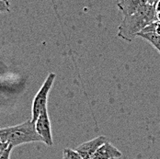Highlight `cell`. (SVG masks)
<instances>
[{
  "label": "cell",
  "mask_w": 160,
  "mask_h": 159,
  "mask_svg": "<svg viewBox=\"0 0 160 159\" xmlns=\"http://www.w3.org/2000/svg\"><path fill=\"white\" fill-rule=\"evenodd\" d=\"M109 139L106 136L100 135L96 138L89 140L88 142L79 144L76 150L79 153V155L83 157V159H91L93 155L96 153V151L106 142H108Z\"/></svg>",
  "instance_id": "5b68a950"
},
{
  "label": "cell",
  "mask_w": 160,
  "mask_h": 159,
  "mask_svg": "<svg viewBox=\"0 0 160 159\" xmlns=\"http://www.w3.org/2000/svg\"><path fill=\"white\" fill-rule=\"evenodd\" d=\"M122 156V152L108 141L97 150L91 159H117Z\"/></svg>",
  "instance_id": "52a82bcc"
},
{
  "label": "cell",
  "mask_w": 160,
  "mask_h": 159,
  "mask_svg": "<svg viewBox=\"0 0 160 159\" xmlns=\"http://www.w3.org/2000/svg\"><path fill=\"white\" fill-rule=\"evenodd\" d=\"M14 147L12 145H8V147L7 148V150L4 152V154L2 155V157H0V159H9V157H10V154H11V151Z\"/></svg>",
  "instance_id": "8fae6325"
},
{
  "label": "cell",
  "mask_w": 160,
  "mask_h": 159,
  "mask_svg": "<svg viewBox=\"0 0 160 159\" xmlns=\"http://www.w3.org/2000/svg\"><path fill=\"white\" fill-rule=\"evenodd\" d=\"M157 21V12L155 5L148 3L137 12L123 17L122 23L118 28L117 36L128 42L133 41L137 34L146 26Z\"/></svg>",
  "instance_id": "6da1fadb"
},
{
  "label": "cell",
  "mask_w": 160,
  "mask_h": 159,
  "mask_svg": "<svg viewBox=\"0 0 160 159\" xmlns=\"http://www.w3.org/2000/svg\"><path fill=\"white\" fill-rule=\"evenodd\" d=\"M137 37H141L147 41L160 53V35H158L155 32H139L137 34Z\"/></svg>",
  "instance_id": "ba28073f"
},
{
  "label": "cell",
  "mask_w": 160,
  "mask_h": 159,
  "mask_svg": "<svg viewBox=\"0 0 160 159\" xmlns=\"http://www.w3.org/2000/svg\"><path fill=\"white\" fill-rule=\"evenodd\" d=\"M155 9H156V12H157V13H159L160 12V0H158V1L155 4Z\"/></svg>",
  "instance_id": "4fadbf2b"
},
{
  "label": "cell",
  "mask_w": 160,
  "mask_h": 159,
  "mask_svg": "<svg viewBox=\"0 0 160 159\" xmlns=\"http://www.w3.org/2000/svg\"><path fill=\"white\" fill-rule=\"evenodd\" d=\"M0 139L13 147L23 143L42 142V137L36 132L35 123L32 120H28L16 126L0 129Z\"/></svg>",
  "instance_id": "7a4b0ae2"
},
{
  "label": "cell",
  "mask_w": 160,
  "mask_h": 159,
  "mask_svg": "<svg viewBox=\"0 0 160 159\" xmlns=\"http://www.w3.org/2000/svg\"><path fill=\"white\" fill-rule=\"evenodd\" d=\"M148 1H149V3H150V4H152V5H155V4H156V3H157L158 0H148Z\"/></svg>",
  "instance_id": "5bb4252c"
},
{
  "label": "cell",
  "mask_w": 160,
  "mask_h": 159,
  "mask_svg": "<svg viewBox=\"0 0 160 159\" xmlns=\"http://www.w3.org/2000/svg\"><path fill=\"white\" fill-rule=\"evenodd\" d=\"M10 11V3L8 0H0V14Z\"/></svg>",
  "instance_id": "30bf717a"
},
{
  "label": "cell",
  "mask_w": 160,
  "mask_h": 159,
  "mask_svg": "<svg viewBox=\"0 0 160 159\" xmlns=\"http://www.w3.org/2000/svg\"><path fill=\"white\" fill-rule=\"evenodd\" d=\"M64 159H83L77 150H73L70 148H65L63 150Z\"/></svg>",
  "instance_id": "9c48e42d"
},
{
  "label": "cell",
  "mask_w": 160,
  "mask_h": 159,
  "mask_svg": "<svg viewBox=\"0 0 160 159\" xmlns=\"http://www.w3.org/2000/svg\"><path fill=\"white\" fill-rule=\"evenodd\" d=\"M8 143H6V142H3L1 139H0V157H2V155L4 154V152L7 150V148L8 147Z\"/></svg>",
  "instance_id": "7c38bea8"
},
{
  "label": "cell",
  "mask_w": 160,
  "mask_h": 159,
  "mask_svg": "<svg viewBox=\"0 0 160 159\" xmlns=\"http://www.w3.org/2000/svg\"><path fill=\"white\" fill-rule=\"evenodd\" d=\"M148 3V0H118L117 7L123 16H128L137 12Z\"/></svg>",
  "instance_id": "8992f818"
},
{
  "label": "cell",
  "mask_w": 160,
  "mask_h": 159,
  "mask_svg": "<svg viewBox=\"0 0 160 159\" xmlns=\"http://www.w3.org/2000/svg\"><path fill=\"white\" fill-rule=\"evenodd\" d=\"M35 129L38 134L42 137V142L48 146H52V136L51 130V122L49 118L48 111H44L35 122Z\"/></svg>",
  "instance_id": "277c9868"
},
{
  "label": "cell",
  "mask_w": 160,
  "mask_h": 159,
  "mask_svg": "<svg viewBox=\"0 0 160 159\" xmlns=\"http://www.w3.org/2000/svg\"><path fill=\"white\" fill-rule=\"evenodd\" d=\"M157 20L160 21V12L159 13H157Z\"/></svg>",
  "instance_id": "9a60e30c"
},
{
  "label": "cell",
  "mask_w": 160,
  "mask_h": 159,
  "mask_svg": "<svg viewBox=\"0 0 160 159\" xmlns=\"http://www.w3.org/2000/svg\"><path fill=\"white\" fill-rule=\"evenodd\" d=\"M55 78H56V75L54 73H50L44 83L41 87L40 90L37 92V94L33 98L32 107V121L34 123L36 120L39 118V116L44 111L47 110L48 95Z\"/></svg>",
  "instance_id": "3957f363"
}]
</instances>
